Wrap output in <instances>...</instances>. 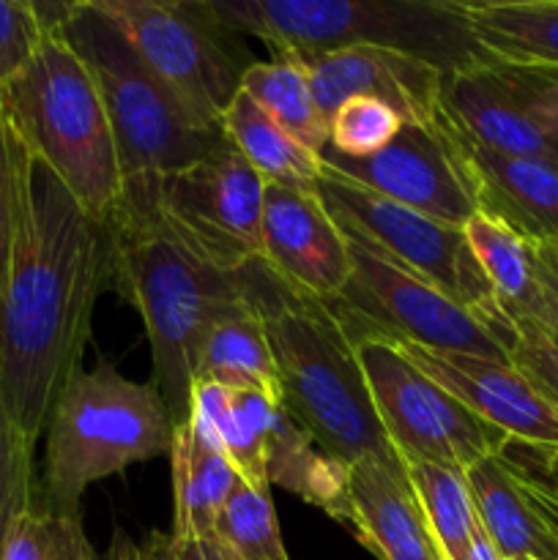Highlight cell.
Masks as SVG:
<instances>
[{
	"label": "cell",
	"mask_w": 558,
	"mask_h": 560,
	"mask_svg": "<svg viewBox=\"0 0 558 560\" xmlns=\"http://www.w3.org/2000/svg\"><path fill=\"white\" fill-rule=\"evenodd\" d=\"M315 191L339 228L367 238L394 262L452 295L512 345L514 323L503 315L463 228L410 211L328 170H323Z\"/></svg>",
	"instance_id": "obj_9"
},
{
	"label": "cell",
	"mask_w": 558,
	"mask_h": 560,
	"mask_svg": "<svg viewBox=\"0 0 558 560\" xmlns=\"http://www.w3.org/2000/svg\"><path fill=\"white\" fill-rule=\"evenodd\" d=\"M539 266V262H536ZM528 320L542 323L547 331H553L558 337V282L553 277H547L539 268V301H536V310Z\"/></svg>",
	"instance_id": "obj_39"
},
{
	"label": "cell",
	"mask_w": 558,
	"mask_h": 560,
	"mask_svg": "<svg viewBox=\"0 0 558 560\" xmlns=\"http://www.w3.org/2000/svg\"><path fill=\"white\" fill-rule=\"evenodd\" d=\"M213 534L230 560H290L274 512L271 487L239 481Z\"/></svg>",
	"instance_id": "obj_29"
},
{
	"label": "cell",
	"mask_w": 558,
	"mask_h": 560,
	"mask_svg": "<svg viewBox=\"0 0 558 560\" xmlns=\"http://www.w3.org/2000/svg\"><path fill=\"white\" fill-rule=\"evenodd\" d=\"M14 206H16V140L0 107V282L5 277L11 252V233H14Z\"/></svg>",
	"instance_id": "obj_36"
},
{
	"label": "cell",
	"mask_w": 558,
	"mask_h": 560,
	"mask_svg": "<svg viewBox=\"0 0 558 560\" xmlns=\"http://www.w3.org/2000/svg\"><path fill=\"white\" fill-rule=\"evenodd\" d=\"M241 91L310 151L321 153L328 145V120L317 107L304 66L293 55L274 52L271 60L246 66Z\"/></svg>",
	"instance_id": "obj_26"
},
{
	"label": "cell",
	"mask_w": 558,
	"mask_h": 560,
	"mask_svg": "<svg viewBox=\"0 0 558 560\" xmlns=\"http://www.w3.org/2000/svg\"><path fill=\"white\" fill-rule=\"evenodd\" d=\"M49 27L33 0H0V88L33 60Z\"/></svg>",
	"instance_id": "obj_34"
},
{
	"label": "cell",
	"mask_w": 558,
	"mask_h": 560,
	"mask_svg": "<svg viewBox=\"0 0 558 560\" xmlns=\"http://www.w3.org/2000/svg\"><path fill=\"white\" fill-rule=\"evenodd\" d=\"M263 402V394L230 392L217 383H197L191 392V410L211 424L224 457L230 459L241 481L252 487H268L266 443L260 427Z\"/></svg>",
	"instance_id": "obj_27"
},
{
	"label": "cell",
	"mask_w": 558,
	"mask_h": 560,
	"mask_svg": "<svg viewBox=\"0 0 558 560\" xmlns=\"http://www.w3.org/2000/svg\"><path fill=\"white\" fill-rule=\"evenodd\" d=\"M342 233L348 238L350 277L334 306L348 320L435 353L509 361V342L479 315L394 262L367 238L345 228Z\"/></svg>",
	"instance_id": "obj_10"
},
{
	"label": "cell",
	"mask_w": 558,
	"mask_h": 560,
	"mask_svg": "<svg viewBox=\"0 0 558 560\" xmlns=\"http://www.w3.org/2000/svg\"><path fill=\"white\" fill-rule=\"evenodd\" d=\"M509 560H536V558H509Z\"/></svg>",
	"instance_id": "obj_43"
},
{
	"label": "cell",
	"mask_w": 558,
	"mask_h": 560,
	"mask_svg": "<svg viewBox=\"0 0 558 560\" xmlns=\"http://www.w3.org/2000/svg\"><path fill=\"white\" fill-rule=\"evenodd\" d=\"M509 452H512L525 468L534 470L550 490L558 492V448H534L523 446V443H509Z\"/></svg>",
	"instance_id": "obj_38"
},
{
	"label": "cell",
	"mask_w": 558,
	"mask_h": 560,
	"mask_svg": "<svg viewBox=\"0 0 558 560\" xmlns=\"http://www.w3.org/2000/svg\"><path fill=\"white\" fill-rule=\"evenodd\" d=\"M170 468L175 490L173 534H213L241 476L224 457L217 432L197 410H191L184 424L175 427Z\"/></svg>",
	"instance_id": "obj_20"
},
{
	"label": "cell",
	"mask_w": 558,
	"mask_h": 560,
	"mask_svg": "<svg viewBox=\"0 0 558 560\" xmlns=\"http://www.w3.org/2000/svg\"><path fill=\"white\" fill-rule=\"evenodd\" d=\"M33 443L0 402V556L16 520L31 512L33 503Z\"/></svg>",
	"instance_id": "obj_32"
},
{
	"label": "cell",
	"mask_w": 558,
	"mask_h": 560,
	"mask_svg": "<svg viewBox=\"0 0 558 560\" xmlns=\"http://www.w3.org/2000/svg\"><path fill=\"white\" fill-rule=\"evenodd\" d=\"M405 474H408L410 487L419 498L421 512L435 534L443 558L465 560L476 528H479L474 495H470L465 474L435 463H408Z\"/></svg>",
	"instance_id": "obj_28"
},
{
	"label": "cell",
	"mask_w": 558,
	"mask_h": 560,
	"mask_svg": "<svg viewBox=\"0 0 558 560\" xmlns=\"http://www.w3.org/2000/svg\"><path fill=\"white\" fill-rule=\"evenodd\" d=\"M118 25L159 80L197 120L222 129V115L241 91L246 66L219 38L222 25L197 0H93Z\"/></svg>",
	"instance_id": "obj_11"
},
{
	"label": "cell",
	"mask_w": 558,
	"mask_h": 560,
	"mask_svg": "<svg viewBox=\"0 0 558 560\" xmlns=\"http://www.w3.org/2000/svg\"><path fill=\"white\" fill-rule=\"evenodd\" d=\"M534 252L542 271L558 282V241H553V244H536Z\"/></svg>",
	"instance_id": "obj_42"
},
{
	"label": "cell",
	"mask_w": 558,
	"mask_h": 560,
	"mask_svg": "<svg viewBox=\"0 0 558 560\" xmlns=\"http://www.w3.org/2000/svg\"><path fill=\"white\" fill-rule=\"evenodd\" d=\"M104 290H115L107 219L82 208L16 140L14 233L0 282V402L33 446L80 370Z\"/></svg>",
	"instance_id": "obj_1"
},
{
	"label": "cell",
	"mask_w": 558,
	"mask_h": 560,
	"mask_svg": "<svg viewBox=\"0 0 558 560\" xmlns=\"http://www.w3.org/2000/svg\"><path fill=\"white\" fill-rule=\"evenodd\" d=\"M345 525L377 560H446L403 463L359 459L348 465Z\"/></svg>",
	"instance_id": "obj_17"
},
{
	"label": "cell",
	"mask_w": 558,
	"mask_h": 560,
	"mask_svg": "<svg viewBox=\"0 0 558 560\" xmlns=\"http://www.w3.org/2000/svg\"><path fill=\"white\" fill-rule=\"evenodd\" d=\"M241 295L260 320L277 366L282 408L337 463H403L375 408L356 345L332 301L284 282L263 260L235 271Z\"/></svg>",
	"instance_id": "obj_3"
},
{
	"label": "cell",
	"mask_w": 558,
	"mask_h": 560,
	"mask_svg": "<svg viewBox=\"0 0 558 560\" xmlns=\"http://www.w3.org/2000/svg\"><path fill=\"white\" fill-rule=\"evenodd\" d=\"M403 115L370 96H353L339 104L328 120V145L348 159H364L383 151L403 129Z\"/></svg>",
	"instance_id": "obj_31"
},
{
	"label": "cell",
	"mask_w": 558,
	"mask_h": 560,
	"mask_svg": "<svg viewBox=\"0 0 558 560\" xmlns=\"http://www.w3.org/2000/svg\"><path fill=\"white\" fill-rule=\"evenodd\" d=\"M465 560H503L501 552L496 550V545L487 539V534L481 530V525L476 528L474 541H470V550H468V556H465Z\"/></svg>",
	"instance_id": "obj_41"
},
{
	"label": "cell",
	"mask_w": 558,
	"mask_h": 560,
	"mask_svg": "<svg viewBox=\"0 0 558 560\" xmlns=\"http://www.w3.org/2000/svg\"><path fill=\"white\" fill-rule=\"evenodd\" d=\"M342 320L353 337L372 408L403 465L435 463L465 474L512 443L419 370L394 339L345 315Z\"/></svg>",
	"instance_id": "obj_8"
},
{
	"label": "cell",
	"mask_w": 558,
	"mask_h": 560,
	"mask_svg": "<svg viewBox=\"0 0 558 560\" xmlns=\"http://www.w3.org/2000/svg\"><path fill=\"white\" fill-rule=\"evenodd\" d=\"M438 107L443 118L476 145L558 164V137L531 118L498 69V60L443 74Z\"/></svg>",
	"instance_id": "obj_18"
},
{
	"label": "cell",
	"mask_w": 558,
	"mask_h": 560,
	"mask_svg": "<svg viewBox=\"0 0 558 560\" xmlns=\"http://www.w3.org/2000/svg\"><path fill=\"white\" fill-rule=\"evenodd\" d=\"M0 107L20 145L82 208L107 219L124 189L113 129L91 71L58 27H49L31 63L0 88Z\"/></svg>",
	"instance_id": "obj_7"
},
{
	"label": "cell",
	"mask_w": 558,
	"mask_h": 560,
	"mask_svg": "<svg viewBox=\"0 0 558 560\" xmlns=\"http://www.w3.org/2000/svg\"><path fill=\"white\" fill-rule=\"evenodd\" d=\"M509 361L514 370L553 405L558 408V337L547 331L542 323L520 317L514 320Z\"/></svg>",
	"instance_id": "obj_33"
},
{
	"label": "cell",
	"mask_w": 558,
	"mask_h": 560,
	"mask_svg": "<svg viewBox=\"0 0 558 560\" xmlns=\"http://www.w3.org/2000/svg\"><path fill=\"white\" fill-rule=\"evenodd\" d=\"M107 224L115 238V290L142 317L153 386L175 424H184L202 339L213 323L244 306V295L235 273L202 260L173 233L153 180H126Z\"/></svg>",
	"instance_id": "obj_2"
},
{
	"label": "cell",
	"mask_w": 558,
	"mask_h": 560,
	"mask_svg": "<svg viewBox=\"0 0 558 560\" xmlns=\"http://www.w3.org/2000/svg\"><path fill=\"white\" fill-rule=\"evenodd\" d=\"M175 419L153 383H135L113 364L77 370L49 413L44 446V509L80 517L96 481L173 452Z\"/></svg>",
	"instance_id": "obj_6"
},
{
	"label": "cell",
	"mask_w": 558,
	"mask_h": 560,
	"mask_svg": "<svg viewBox=\"0 0 558 560\" xmlns=\"http://www.w3.org/2000/svg\"><path fill=\"white\" fill-rule=\"evenodd\" d=\"M222 131L230 145L260 173L266 184L317 189L323 175L321 153L310 151L304 142L284 131L244 91L235 93L230 107L224 109Z\"/></svg>",
	"instance_id": "obj_24"
},
{
	"label": "cell",
	"mask_w": 558,
	"mask_h": 560,
	"mask_svg": "<svg viewBox=\"0 0 558 560\" xmlns=\"http://www.w3.org/2000/svg\"><path fill=\"white\" fill-rule=\"evenodd\" d=\"M454 135L476 184L479 211L501 219L534 246L558 241V164L490 151L457 129Z\"/></svg>",
	"instance_id": "obj_19"
},
{
	"label": "cell",
	"mask_w": 558,
	"mask_h": 560,
	"mask_svg": "<svg viewBox=\"0 0 558 560\" xmlns=\"http://www.w3.org/2000/svg\"><path fill=\"white\" fill-rule=\"evenodd\" d=\"M263 443H266L268 487L279 485L310 506L323 509L345 525L348 517V465L323 452L315 438L282 408L263 402Z\"/></svg>",
	"instance_id": "obj_21"
},
{
	"label": "cell",
	"mask_w": 558,
	"mask_h": 560,
	"mask_svg": "<svg viewBox=\"0 0 558 560\" xmlns=\"http://www.w3.org/2000/svg\"><path fill=\"white\" fill-rule=\"evenodd\" d=\"M224 31L263 38L274 52L375 47L441 74L492 63L457 0H202Z\"/></svg>",
	"instance_id": "obj_4"
},
{
	"label": "cell",
	"mask_w": 558,
	"mask_h": 560,
	"mask_svg": "<svg viewBox=\"0 0 558 560\" xmlns=\"http://www.w3.org/2000/svg\"><path fill=\"white\" fill-rule=\"evenodd\" d=\"M260 260L321 301H337L350 277L348 238L312 189L266 184Z\"/></svg>",
	"instance_id": "obj_14"
},
{
	"label": "cell",
	"mask_w": 558,
	"mask_h": 560,
	"mask_svg": "<svg viewBox=\"0 0 558 560\" xmlns=\"http://www.w3.org/2000/svg\"><path fill=\"white\" fill-rule=\"evenodd\" d=\"M0 560H102L88 541L80 517L33 506L9 530Z\"/></svg>",
	"instance_id": "obj_30"
},
{
	"label": "cell",
	"mask_w": 558,
	"mask_h": 560,
	"mask_svg": "<svg viewBox=\"0 0 558 560\" xmlns=\"http://www.w3.org/2000/svg\"><path fill=\"white\" fill-rule=\"evenodd\" d=\"M397 345L419 370H425L432 381L441 383L465 408L503 432L512 443L558 448V408H553L509 361L435 353L405 342Z\"/></svg>",
	"instance_id": "obj_15"
},
{
	"label": "cell",
	"mask_w": 558,
	"mask_h": 560,
	"mask_svg": "<svg viewBox=\"0 0 558 560\" xmlns=\"http://www.w3.org/2000/svg\"><path fill=\"white\" fill-rule=\"evenodd\" d=\"M470 252L509 320L531 317L539 301V266L531 241L490 213L476 211L463 224Z\"/></svg>",
	"instance_id": "obj_25"
},
{
	"label": "cell",
	"mask_w": 558,
	"mask_h": 560,
	"mask_svg": "<svg viewBox=\"0 0 558 560\" xmlns=\"http://www.w3.org/2000/svg\"><path fill=\"white\" fill-rule=\"evenodd\" d=\"M457 5L496 60L558 69V0H457Z\"/></svg>",
	"instance_id": "obj_23"
},
{
	"label": "cell",
	"mask_w": 558,
	"mask_h": 560,
	"mask_svg": "<svg viewBox=\"0 0 558 560\" xmlns=\"http://www.w3.org/2000/svg\"><path fill=\"white\" fill-rule=\"evenodd\" d=\"M38 11L47 27H58L96 82L124 184L167 178L224 140L222 129L202 124L184 107L93 0L38 3Z\"/></svg>",
	"instance_id": "obj_5"
},
{
	"label": "cell",
	"mask_w": 558,
	"mask_h": 560,
	"mask_svg": "<svg viewBox=\"0 0 558 560\" xmlns=\"http://www.w3.org/2000/svg\"><path fill=\"white\" fill-rule=\"evenodd\" d=\"M153 195L173 233L211 266L235 273L263 257L266 180L228 137L200 162L153 180Z\"/></svg>",
	"instance_id": "obj_12"
},
{
	"label": "cell",
	"mask_w": 558,
	"mask_h": 560,
	"mask_svg": "<svg viewBox=\"0 0 558 560\" xmlns=\"http://www.w3.org/2000/svg\"><path fill=\"white\" fill-rule=\"evenodd\" d=\"M104 560H142V550L124 528H115L113 541H109V550Z\"/></svg>",
	"instance_id": "obj_40"
},
{
	"label": "cell",
	"mask_w": 558,
	"mask_h": 560,
	"mask_svg": "<svg viewBox=\"0 0 558 560\" xmlns=\"http://www.w3.org/2000/svg\"><path fill=\"white\" fill-rule=\"evenodd\" d=\"M321 162L323 170L361 189L454 228L479 211L463 148L441 113L421 124H403L399 135L372 156L348 159L323 148Z\"/></svg>",
	"instance_id": "obj_13"
},
{
	"label": "cell",
	"mask_w": 558,
	"mask_h": 560,
	"mask_svg": "<svg viewBox=\"0 0 558 560\" xmlns=\"http://www.w3.org/2000/svg\"><path fill=\"white\" fill-rule=\"evenodd\" d=\"M142 560H230L217 534L181 536V534H151L140 545Z\"/></svg>",
	"instance_id": "obj_37"
},
{
	"label": "cell",
	"mask_w": 558,
	"mask_h": 560,
	"mask_svg": "<svg viewBox=\"0 0 558 560\" xmlns=\"http://www.w3.org/2000/svg\"><path fill=\"white\" fill-rule=\"evenodd\" d=\"M498 69L507 77L514 96L523 102L531 118L558 137V69L550 66H514L501 63Z\"/></svg>",
	"instance_id": "obj_35"
},
{
	"label": "cell",
	"mask_w": 558,
	"mask_h": 560,
	"mask_svg": "<svg viewBox=\"0 0 558 560\" xmlns=\"http://www.w3.org/2000/svg\"><path fill=\"white\" fill-rule=\"evenodd\" d=\"M197 383H217L230 392H257L268 402L282 405L271 345L246 299L244 306L213 323L202 339L195 364V386Z\"/></svg>",
	"instance_id": "obj_22"
},
{
	"label": "cell",
	"mask_w": 558,
	"mask_h": 560,
	"mask_svg": "<svg viewBox=\"0 0 558 560\" xmlns=\"http://www.w3.org/2000/svg\"><path fill=\"white\" fill-rule=\"evenodd\" d=\"M304 66L312 93L326 115L353 96H370L403 115L405 124L438 118L443 74L425 60L392 52V49L353 47L334 52H288Z\"/></svg>",
	"instance_id": "obj_16"
}]
</instances>
